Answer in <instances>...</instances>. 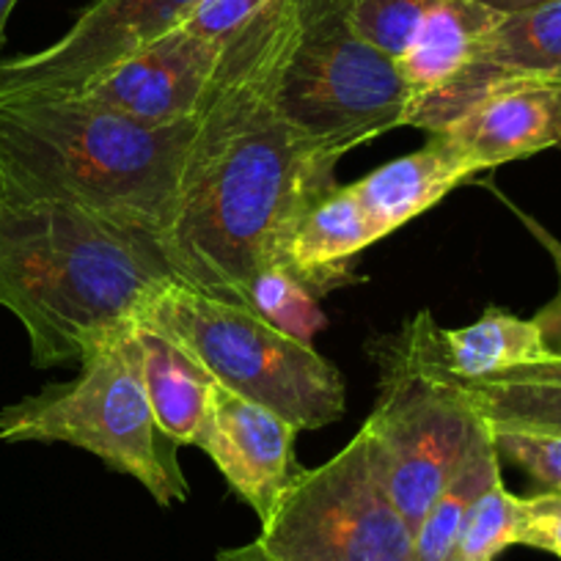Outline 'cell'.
<instances>
[{"mask_svg": "<svg viewBox=\"0 0 561 561\" xmlns=\"http://www.w3.org/2000/svg\"><path fill=\"white\" fill-rule=\"evenodd\" d=\"M300 433L304 430L293 421L218 386L198 449L207 451L231 493L240 495L264 526L304 471L295 462Z\"/></svg>", "mask_w": 561, "mask_h": 561, "instance_id": "11", "label": "cell"}, {"mask_svg": "<svg viewBox=\"0 0 561 561\" xmlns=\"http://www.w3.org/2000/svg\"><path fill=\"white\" fill-rule=\"evenodd\" d=\"M273 561H415V534L371 471L364 435L304 468L259 531Z\"/></svg>", "mask_w": 561, "mask_h": 561, "instance_id": "8", "label": "cell"}, {"mask_svg": "<svg viewBox=\"0 0 561 561\" xmlns=\"http://www.w3.org/2000/svg\"><path fill=\"white\" fill-rule=\"evenodd\" d=\"M182 284L158 234L64 202H0V306L36 369L80 360Z\"/></svg>", "mask_w": 561, "mask_h": 561, "instance_id": "2", "label": "cell"}, {"mask_svg": "<svg viewBox=\"0 0 561 561\" xmlns=\"http://www.w3.org/2000/svg\"><path fill=\"white\" fill-rule=\"evenodd\" d=\"M196 124H144L78 96L0 100V202L75 204L163 237Z\"/></svg>", "mask_w": 561, "mask_h": 561, "instance_id": "3", "label": "cell"}, {"mask_svg": "<svg viewBox=\"0 0 561 561\" xmlns=\"http://www.w3.org/2000/svg\"><path fill=\"white\" fill-rule=\"evenodd\" d=\"M242 306L256 311L280 333L306 344H311V339L325 331L328 325L325 311L320 309V298L278 264H270L253 275Z\"/></svg>", "mask_w": 561, "mask_h": 561, "instance_id": "19", "label": "cell"}, {"mask_svg": "<svg viewBox=\"0 0 561 561\" xmlns=\"http://www.w3.org/2000/svg\"><path fill=\"white\" fill-rule=\"evenodd\" d=\"M224 47L220 42L174 28L107 69L75 96L158 127L185 122L202 107L224 58Z\"/></svg>", "mask_w": 561, "mask_h": 561, "instance_id": "10", "label": "cell"}, {"mask_svg": "<svg viewBox=\"0 0 561 561\" xmlns=\"http://www.w3.org/2000/svg\"><path fill=\"white\" fill-rule=\"evenodd\" d=\"M495 449L515 462L542 488V493H561V433L520 424H490Z\"/></svg>", "mask_w": 561, "mask_h": 561, "instance_id": "23", "label": "cell"}, {"mask_svg": "<svg viewBox=\"0 0 561 561\" xmlns=\"http://www.w3.org/2000/svg\"><path fill=\"white\" fill-rule=\"evenodd\" d=\"M198 0H94L45 50L0 61V100L75 96L185 23Z\"/></svg>", "mask_w": 561, "mask_h": 561, "instance_id": "9", "label": "cell"}, {"mask_svg": "<svg viewBox=\"0 0 561 561\" xmlns=\"http://www.w3.org/2000/svg\"><path fill=\"white\" fill-rule=\"evenodd\" d=\"M462 382H466L473 410L490 424H520V427L561 433V386L488 380Z\"/></svg>", "mask_w": 561, "mask_h": 561, "instance_id": "20", "label": "cell"}, {"mask_svg": "<svg viewBox=\"0 0 561 561\" xmlns=\"http://www.w3.org/2000/svg\"><path fill=\"white\" fill-rule=\"evenodd\" d=\"M380 366V397L360 427L371 471L413 534L451 482L482 430L466 382L440 355V325L430 311L393 336L369 344Z\"/></svg>", "mask_w": 561, "mask_h": 561, "instance_id": "4", "label": "cell"}, {"mask_svg": "<svg viewBox=\"0 0 561 561\" xmlns=\"http://www.w3.org/2000/svg\"><path fill=\"white\" fill-rule=\"evenodd\" d=\"M438 135L468 154L479 171H493L559 147L561 80H510L493 85Z\"/></svg>", "mask_w": 561, "mask_h": 561, "instance_id": "12", "label": "cell"}, {"mask_svg": "<svg viewBox=\"0 0 561 561\" xmlns=\"http://www.w3.org/2000/svg\"><path fill=\"white\" fill-rule=\"evenodd\" d=\"M180 342L218 386L273 410L300 430H322L344 415L347 388L314 344L280 333L242 304L171 284L138 317Z\"/></svg>", "mask_w": 561, "mask_h": 561, "instance_id": "6", "label": "cell"}, {"mask_svg": "<svg viewBox=\"0 0 561 561\" xmlns=\"http://www.w3.org/2000/svg\"><path fill=\"white\" fill-rule=\"evenodd\" d=\"M542 331L534 320H520L490 306L477 322L466 328H440V355L446 369L460 380H493L517 366L545 358Z\"/></svg>", "mask_w": 561, "mask_h": 561, "instance_id": "17", "label": "cell"}, {"mask_svg": "<svg viewBox=\"0 0 561 561\" xmlns=\"http://www.w3.org/2000/svg\"><path fill=\"white\" fill-rule=\"evenodd\" d=\"M488 382H548V386H561V355L548 353L534 364L517 366V369L504 371Z\"/></svg>", "mask_w": 561, "mask_h": 561, "instance_id": "27", "label": "cell"}, {"mask_svg": "<svg viewBox=\"0 0 561 561\" xmlns=\"http://www.w3.org/2000/svg\"><path fill=\"white\" fill-rule=\"evenodd\" d=\"M0 440L78 446L135 479L160 506L191 495L176 460L180 446L154 421L135 328L83 355L75 380L50 382L0 410Z\"/></svg>", "mask_w": 561, "mask_h": 561, "instance_id": "5", "label": "cell"}, {"mask_svg": "<svg viewBox=\"0 0 561 561\" xmlns=\"http://www.w3.org/2000/svg\"><path fill=\"white\" fill-rule=\"evenodd\" d=\"M495 482H501V455L495 449L493 427L484 419L471 455L440 490L415 531V561H455L471 510Z\"/></svg>", "mask_w": 561, "mask_h": 561, "instance_id": "18", "label": "cell"}, {"mask_svg": "<svg viewBox=\"0 0 561 561\" xmlns=\"http://www.w3.org/2000/svg\"><path fill=\"white\" fill-rule=\"evenodd\" d=\"M482 7L493 9L501 18H512V14L534 12V9L550 7V3H561V0H479Z\"/></svg>", "mask_w": 561, "mask_h": 561, "instance_id": "28", "label": "cell"}, {"mask_svg": "<svg viewBox=\"0 0 561 561\" xmlns=\"http://www.w3.org/2000/svg\"><path fill=\"white\" fill-rule=\"evenodd\" d=\"M0 196H3V193H0Z\"/></svg>", "mask_w": 561, "mask_h": 561, "instance_id": "31", "label": "cell"}, {"mask_svg": "<svg viewBox=\"0 0 561 561\" xmlns=\"http://www.w3.org/2000/svg\"><path fill=\"white\" fill-rule=\"evenodd\" d=\"M275 100L306 144L342 160L360 144L408 127L413 96L397 61L353 28L347 0H298V36Z\"/></svg>", "mask_w": 561, "mask_h": 561, "instance_id": "7", "label": "cell"}, {"mask_svg": "<svg viewBox=\"0 0 561 561\" xmlns=\"http://www.w3.org/2000/svg\"><path fill=\"white\" fill-rule=\"evenodd\" d=\"M14 7H18V0H0V50L7 45V25L9 18H12Z\"/></svg>", "mask_w": 561, "mask_h": 561, "instance_id": "30", "label": "cell"}, {"mask_svg": "<svg viewBox=\"0 0 561 561\" xmlns=\"http://www.w3.org/2000/svg\"><path fill=\"white\" fill-rule=\"evenodd\" d=\"M267 3L270 0H198L196 9L187 14L180 28L191 31V34L202 36V39L226 45Z\"/></svg>", "mask_w": 561, "mask_h": 561, "instance_id": "24", "label": "cell"}, {"mask_svg": "<svg viewBox=\"0 0 561 561\" xmlns=\"http://www.w3.org/2000/svg\"><path fill=\"white\" fill-rule=\"evenodd\" d=\"M517 545L545 550L561 559V493H537L520 499Z\"/></svg>", "mask_w": 561, "mask_h": 561, "instance_id": "25", "label": "cell"}, {"mask_svg": "<svg viewBox=\"0 0 561 561\" xmlns=\"http://www.w3.org/2000/svg\"><path fill=\"white\" fill-rule=\"evenodd\" d=\"M506 204H510L512 213L517 215V220H520V224L531 231V237H537L539 245L550 253V259H553V264H556V275H559V293H556V298L550 300L548 306H542V309H539L531 320L537 322L539 331H542L545 347H548L550 353L561 355V242L556 240V237L550 234L542 224H537L531 215L523 213V209L515 207L512 202H506Z\"/></svg>", "mask_w": 561, "mask_h": 561, "instance_id": "26", "label": "cell"}, {"mask_svg": "<svg viewBox=\"0 0 561 561\" xmlns=\"http://www.w3.org/2000/svg\"><path fill=\"white\" fill-rule=\"evenodd\" d=\"M501 20L499 12L482 7L479 0H438L404 56L397 58L399 75L413 96L410 107L449 83Z\"/></svg>", "mask_w": 561, "mask_h": 561, "instance_id": "16", "label": "cell"}, {"mask_svg": "<svg viewBox=\"0 0 561 561\" xmlns=\"http://www.w3.org/2000/svg\"><path fill=\"white\" fill-rule=\"evenodd\" d=\"M144 386L154 421L176 446L202 444L218 380L180 342L147 320H135Z\"/></svg>", "mask_w": 561, "mask_h": 561, "instance_id": "15", "label": "cell"}, {"mask_svg": "<svg viewBox=\"0 0 561 561\" xmlns=\"http://www.w3.org/2000/svg\"><path fill=\"white\" fill-rule=\"evenodd\" d=\"M215 561H273L267 553H264L262 545L253 539L248 545H237V548H224L218 550Z\"/></svg>", "mask_w": 561, "mask_h": 561, "instance_id": "29", "label": "cell"}, {"mask_svg": "<svg viewBox=\"0 0 561 561\" xmlns=\"http://www.w3.org/2000/svg\"><path fill=\"white\" fill-rule=\"evenodd\" d=\"M520 539V495L495 482L471 510L455 561H495Z\"/></svg>", "mask_w": 561, "mask_h": 561, "instance_id": "21", "label": "cell"}, {"mask_svg": "<svg viewBox=\"0 0 561 561\" xmlns=\"http://www.w3.org/2000/svg\"><path fill=\"white\" fill-rule=\"evenodd\" d=\"M435 7L438 0H347V14L369 45L397 61Z\"/></svg>", "mask_w": 561, "mask_h": 561, "instance_id": "22", "label": "cell"}, {"mask_svg": "<svg viewBox=\"0 0 561 561\" xmlns=\"http://www.w3.org/2000/svg\"><path fill=\"white\" fill-rule=\"evenodd\" d=\"M380 242L369 213L353 187H333L314 204L289 234L278 267L289 270L317 298L353 284V262L360 251Z\"/></svg>", "mask_w": 561, "mask_h": 561, "instance_id": "13", "label": "cell"}, {"mask_svg": "<svg viewBox=\"0 0 561 561\" xmlns=\"http://www.w3.org/2000/svg\"><path fill=\"white\" fill-rule=\"evenodd\" d=\"M477 174L479 165L460 149L451 147L444 135L435 133L430 135L427 147L391 160L350 187L364 204L382 240L433 209Z\"/></svg>", "mask_w": 561, "mask_h": 561, "instance_id": "14", "label": "cell"}, {"mask_svg": "<svg viewBox=\"0 0 561 561\" xmlns=\"http://www.w3.org/2000/svg\"><path fill=\"white\" fill-rule=\"evenodd\" d=\"M298 36V0H270L224 47L198 107L163 251L182 284L242 304L278 264L298 220L336 185V158L306 144L278 111L280 69Z\"/></svg>", "mask_w": 561, "mask_h": 561, "instance_id": "1", "label": "cell"}]
</instances>
